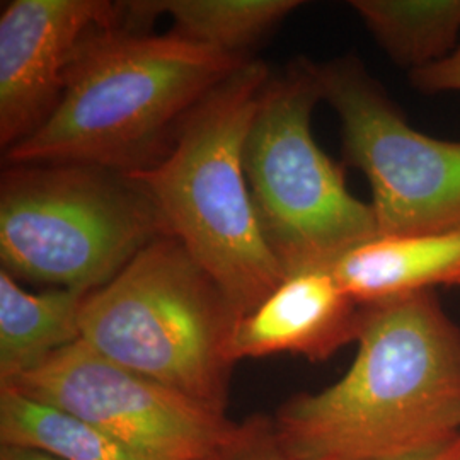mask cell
Returning <instances> with one entry per match:
<instances>
[{"label":"cell","mask_w":460,"mask_h":460,"mask_svg":"<svg viewBox=\"0 0 460 460\" xmlns=\"http://www.w3.org/2000/svg\"><path fill=\"white\" fill-rule=\"evenodd\" d=\"M4 387L70 412L157 460L239 459L271 427L260 418L237 423L108 360L83 340Z\"/></svg>","instance_id":"obj_7"},{"label":"cell","mask_w":460,"mask_h":460,"mask_svg":"<svg viewBox=\"0 0 460 460\" xmlns=\"http://www.w3.org/2000/svg\"><path fill=\"white\" fill-rule=\"evenodd\" d=\"M237 319L203 266L163 235L89 294L81 340L111 362L227 412Z\"/></svg>","instance_id":"obj_4"},{"label":"cell","mask_w":460,"mask_h":460,"mask_svg":"<svg viewBox=\"0 0 460 460\" xmlns=\"http://www.w3.org/2000/svg\"><path fill=\"white\" fill-rule=\"evenodd\" d=\"M249 57L180 34L102 30L85 40L64 94L7 164L72 163L130 172L163 159L186 116Z\"/></svg>","instance_id":"obj_2"},{"label":"cell","mask_w":460,"mask_h":460,"mask_svg":"<svg viewBox=\"0 0 460 460\" xmlns=\"http://www.w3.org/2000/svg\"><path fill=\"white\" fill-rule=\"evenodd\" d=\"M89 294L66 288L30 294L0 270V387L81 340V314Z\"/></svg>","instance_id":"obj_12"},{"label":"cell","mask_w":460,"mask_h":460,"mask_svg":"<svg viewBox=\"0 0 460 460\" xmlns=\"http://www.w3.org/2000/svg\"><path fill=\"white\" fill-rule=\"evenodd\" d=\"M362 315L363 305L346 294L331 270L298 271L237 319L230 355L235 363L279 353L326 362L357 343Z\"/></svg>","instance_id":"obj_10"},{"label":"cell","mask_w":460,"mask_h":460,"mask_svg":"<svg viewBox=\"0 0 460 460\" xmlns=\"http://www.w3.org/2000/svg\"><path fill=\"white\" fill-rule=\"evenodd\" d=\"M406 460H460V438L450 445H447L444 448L431 452L427 456H420V457H412Z\"/></svg>","instance_id":"obj_19"},{"label":"cell","mask_w":460,"mask_h":460,"mask_svg":"<svg viewBox=\"0 0 460 460\" xmlns=\"http://www.w3.org/2000/svg\"><path fill=\"white\" fill-rule=\"evenodd\" d=\"M378 45L410 74L457 49L460 0H351Z\"/></svg>","instance_id":"obj_15"},{"label":"cell","mask_w":460,"mask_h":460,"mask_svg":"<svg viewBox=\"0 0 460 460\" xmlns=\"http://www.w3.org/2000/svg\"><path fill=\"white\" fill-rule=\"evenodd\" d=\"M331 271L360 305L460 288V227L420 235H377L343 254Z\"/></svg>","instance_id":"obj_11"},{"label":"cell","mask_w":460,"mask_h":460,"mask_svg":"<svg viewBox=\"0 0 460 460\" xmlns=\"http://www.w3.org/2000/svg\"><path fill=\"white\" fill-rule=\"evenodd\" d=\"M123 26V2L13 0L0 14V146L38 130L89 36Z\"/></svg>","instance_id":"obj_9"},{"label":"cell","mask_w":460,"mask_h":460,"mask_svg":"<svg viewBox=\"0 0 460 460\" xmlns=\"http://www.w3.org/2000/svg\"><path fill=\"white\" fill-rule=\"evenodd\" d=\"M270 77L263 60L247 58L186 116L163 159L125 172L239 317L287 277L264 241L244 171L247 133Z\"/></svg>","instance_id":"obj_3"},{"label":"cell","mask_w":460,"mask_h":460,"mask_svg":"<svg viewBox=\"0 0 460 460\" xmlns=\"http://www.w3.org/2000/svg\"><path fill=\"white\" fill-rule=\"evenodd\" d=\"M410 75L412 85L421 93H460V45L444 60L411 72Z\"/></svg>","instance_id":"obj_16"},{"label":"cell","mask_w":460,"mask_h":460,"mask_svg":"<svg viewBox=\"0 0 460 460\" xmlns=\"http://www.w3.org/2000/svg\"><path fill=\"white\" fill-rule=\"evenodd\" d=\"M169 235L125 172L72 163L9 164L0 180V258L14 279L94 292Z\"/></svg>","instance_id":"obj_5"},{"label":"cell","mask_w":460,"mask_h":460,"mask_svg":"<svg viewBox=\"0 0 460 460\" xmlns=\"http://www.w3.org/2000/svg\"><path fill=\"white\" fill-rule=\"evenodd\" d=\"M235 460H290L281 450L279 445L275 444L271 427L268 433L256 445H252L247 452H244L239 459Z\"/></svg>","instance_id":"obj_17"},{"label":"cell","mask_w":460,"mask_h":460,"mask_svg":"<svg viewBox=\"0 0 460 460\" xmlns=\"http://www.w3.org/2000/svg\"><path fill=\"white\" fill-rule=\"evenodd\" d=\"M323 101L340 116L345 164L372 190L378 235L460 227V142L412 128L357 58L317 64Z\"/></svg>","instance_id":"obj_8"},{"label":"cell","mask_w":460,"mask_h":460,"mask_svg":"<svg viewBox=\"0 0 460 460\" xmlns=\"http://www.w3.org/2000/svg\"><path fill=\"white\" fill-rule=\"evenodd\" d=\"M319 101V72L311 60H294L271 74L244 147L256 217L287 277L331 270L348 251L378 235L372 205L349 193L345 167L314 140L311 119Z\"/></svg>","instance_id":"obj_6"},{"label":"cell","mask_w":460,"mask_h":460,"mask_svg":"<svg viewBox=\"0 0 460 460\" xmlns=\"http://www.w3.org/2000/svg\"><path fill=\"white\" fill-rule=\"evenodd\" d=\"M343 377L279 406L290 460H406L460 438V328L435 292L363 305Z\"/></svg>","instance_id":"obj_1"},{"label":"cell","mask_w":460,"mask_h":460,"mask_svg":"<svg viewBox=\"0 0 460 460\" xmlns=\"http://www.w3.org/2000/svg\"><path fill=\"white\" fill-rule=\"evenodd\" d=\"M0 460H66L30 447L17 445H0Z\"/></svg>","instance_id":"obj_18"},{"label":"cell","mask_w":460,"mask_h":460,"mask_svg":"<svg viewBox=\"0 0 460 460\" xmlns=\"http://www.w3.org/2000/svg\"><path fill=\"white\" fill-rule=\"evenodd\" d=\"M300 0H135L123 2V28L144 31L157 16L174 21L172 33L198 45L246 57L258 43L300 7Z\"/></svg>","instance_id":"obj_13"},{"label":"cell","mask_w":460,"mask_h":460,"mask_svg":"<svg viewBox=\"0 0 460 460\" xmlns=\"http://www.w3.org/2000/svg\"><path fill=\"white\" fill-rule=\"evenodd\" d=\"M0 445L38 448L66 460H157L14 387H0Z\"/></svg>","instance_id":"obj_14"}]
</instances>
